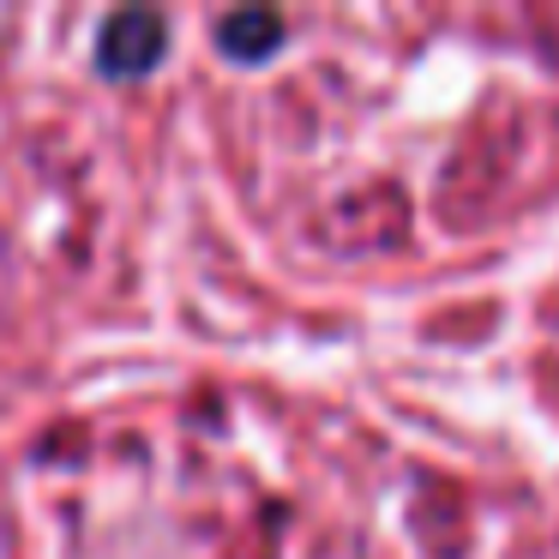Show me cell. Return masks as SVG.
Wrapping results in <instances>:
<instances>
[{"mask_svg":"<svg viewBox=\"0 0 559 559\" xmlns=\"http://www.w3.org/2000/svg\"><path fill=\"white\" fill-rule=\"evenodd\" d=\"M163 49H169V25H163V13H151V7L109 13L97 31V67L109 79H145L151 67L163 61Z\"/></svg>","mask_w":559,"mask_h":559,"instance_id":"6da1fadb","label":"cell"},{"mask_svg":"<svg viewBox=\"0 0 559 559\" xmlns=\"http://www.w3.org/2000/svg\"><path fill=\"white\" fill-rule=\"evenodd\" d=\"M277 43H283V19L265 13V7H241V13H229L217 25V49L229 55V61H241V67L271 61V49H277Z\"/></svg>","mask_w":559,"mask_h":559,"instance_id":"7a4b0ae2","label":"cell"}]
</instances>
